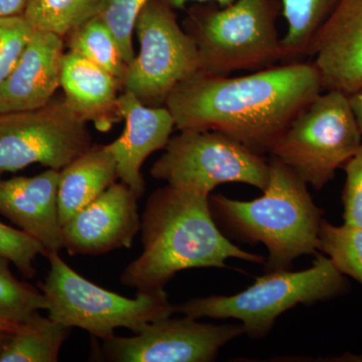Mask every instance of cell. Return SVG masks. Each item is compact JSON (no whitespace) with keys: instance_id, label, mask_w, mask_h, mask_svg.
Masks as SVG:
<instances>
[{"instance_id":"cell-1","label":"cell","mask_w":362,"mask_h":362,"mask_svg":"<svg viewBox=\"0 0 362 362\" xmlns=\"http://www.w3.org/2000/svg\"><path fill=\"white\" fill-rule=\"evenodd\" d=\"M322 92L316 66L302 61L242 77L199 71L176 86L164 106L180 131H218L264 156Z\"/></svg>"},{"instance_id":"cell-2","label":"cell","mask_w":362,"mask_h":362,"mask_svg":"<svg viewBox=\"0 0 362 362\" xmlns=\"http://www.w3.org/2000/svg\"><path fill=\"white\" fill-rule=\"evenodd\" d=\"M143 251L120 281L137 291L164 289L178 272L226 268L228 259L265 261L235 246L216 225L209 195L166 185L147 199L141 218Z\"/></svg>"},{"instance_id":"cell-3","label":"cell","mask_w":362,"mask_h":362,"mask_svg":"<svg viewBox=\"0 0 362 362\" xmlns=\"http://www.w3.org/2000/svg\"><path fill=\"white\" fill-rule=\"evenodd\" d=\"M269 164L270 178L262 197L243 202L209 195V206L240 240L265 245L269 272L287 270L299 257L319 252L323 211L291 168L274 156Z\"/></svg>"},{"instance_id":"cell-4","label":"cell","mask_w":362,"mask_h":362,"mask_svg":"<svg viewBox=\"0 0 362 362\" xmlns=\"http://www.w3.org/2000/svg\"><path fill=\"white\" fill-rule=\"evenodd\" d=\"M280 0H235L228 6L197 4L188 11L185 30L199 49L201 71L230 76L256 71L283 59L277 30Z\"/></svg>"},{"instance_id":"cell-5","label":"cell","mask_w":362,"mask_h":362,"mask_svg":"<svg viewBox=\"0 0 362 362\" xmlns=\"http://www.w3.org/2000/svg\"><path fill=\"white\" fill-rule=\"evenodd\" d=\"M349 290V281L325 255H315L306 270L270 271L232 296L194 298L175 306V312L199 319H237L245 334L266 337L281 314L296 306L327 301Z\"/></svg>"},{"instance_id":"cell-6","label":"cell","mask_w":362,"mask_h":362,"mask_svg":"<svg viewBox=\"0 0 362 362\" xmlns=\"http://www.w3.org/2000/svg\"><path fill=\"white\" fill-rule=\"evenodd\" d=\"M49 274L39 283L49 302V318L68 327L88 331L106 340L117 328L138 333L145 326L175 313L165 290L137 291V296H121L81 276L66 265L59 252H49Z\"/></svg>"},{"instance_id":"cell-7","label":"cell","mask_w":362,"mask_h":362,"mask_svg":"<svg viewBox=\"0 0 362 362\" xmlns=\"http://www.w3.org/2000/svg\"><path fill=\"white\" fill-rule=\"evenodd\" d=\"M361 144L362 134L349 95L325 90L297 114L270 154L307 185L320 190Z\"/></svg>"},{"instance_id":"cell-8","label":"cell","mask_w":362,"mask_h":362,"mask_svg":"<svg viewBox=\"0 0 362 362\" xmlns=\"http://www.w3.org/2000/svg\"><path fill=\"white\" fill-rule=\"evenodd\" d=\"M150 175L173 187L209 195L223 183H246L263 192L270 164L263 156L230 136L211 130H180Z\"/></svg>"},{"instance_id":"cell-9","label":"cell","mask_w":362,"mask_h":362,"mask_svg":"<svg viewBox=\"0 0 362 362\" xmlns=\"http://www.w3.org/2000/svg\"><path fill=\"white\" fill-rule=\"evenodd\" d=\"M134 33L140 51L127 66L122 88L147 106H164L176 86L201 71L199 49L163 0L145 4Z\"/></svg>"},{"instance_id":"cell-10","label":"cell","mask_w":362,"mask_h":362,"mask_svg":"<svg viewBox=\"0 0 362 362\" xmlns=\"http://www.w3.org/2000/svg\"><path fill=\"white\" fill-rule=\"evenodd\" d=\"M92 146L87 121L65 99L35 110L0 113V178L35 163L62 170Z\"/></svg>"},{"instance_id":"cell-11","label":"cell","mask_w":362,"mask_h":362,"mask_svg":"<svg viewBox=\"0 0 362 362\" xmlns=\"http://www.w3.org/2000/svg\"><path fill=\"white\" fill-rule=\"evenodd\" d=\"M159 319L133 337L116 335L94 350L97 361L113 362H209L226 343L245 334L242 325H213L197 319Z\"/></svg>"},{"instance_id":"cell-12","label":"cell","mask_w":362,"mask_h":362,"mask_svg":"<svg viewBox=\"0 0 362 362\" xmlns=\"http://www.w3.org/2000/svg\"><path fill=\"white\" fill-rule=\"evenodd\" d=\"M139 197L125 183H114L62 226L70 255H103L131 247L141 230Z\"/></svg>"},{"instance_id":"cell-13","label":"cell","mask_w":362,"mask_h":362,"mask_svg":"<svg viewBox=\"0 0 362 362\" xmlns=\"http://www.w3.org/2000/svg\"><path fill=\"white\" fill-rule=\"evenodd\" d=\"M308 57L324 90H362V0H338L312 40Z\"/></svg>"},{"instance_id":"cell-14","label":"cell","mask_w":362,"mask_h":362,"mask_svg":"<svg viewBox=\"0 0 362 362\" xmlns=\"http://www.w3.org/2000/svg\"><path fill=\"white\" fill-rule=\"evenodd\" d=\"M118 113L125 127L122 135L106 146L115 158L118 178L140 199L145 192L143 163L154 152L165 148L175 127V119L165 106H147L129 90L118 97Z\"/></svg>"},{"instance_id":"cell-15","label":"cell","mask_w":362,"mask_h":362,"mask_svg":"<svg viewBox=\"0 0 362 362\" xmlns=\"http://www.w3.org/2000/svg\"><path fill=\"white\" fill-rule=\"evenodd\" d=\"M59 175L61 170L49 168L32 177L0 178V214L39 240L47 254L64 249L58 204Z\"/></svg>"},{"instance_id":"cell-16","label":"cell","mask_w":362,"mask_h":362,"mask_svg":"<svg viewBox=\"0 0 362 362\" xmlns=\"http://www.w3.org/2000/svg\"><path fill=\"white\" fill-rule=\"evenodd\" d=\"M64 54L63 37L35 30L16 68L0 85V113L49 104L61 87Z\"/></svg>"},{"instance_id":"cell-17","label":"cell","mask_w":362,"mask_h":362,"mask_svg":"<svg viewBox=\"0 0 362 362\" xmlns=\"http://www.w3.org/2000/svg\"><path fill=\"white\" fill-rule=\"evenodd\" d=\"M61 87L69 107L98 129L107 131L121 119L118 113L120 81L89 59L69 51L62 65Z\"/></svg>"},{"instance_id":"cell-18","label":"cell","mask_w":362,"mask_h":362,"mask_svg":"<svg viewBox=\"0 0 362 362\" xmlns=\"http://www.w3.org/2000/svg\"><path fill=\"white\" fill-rule=\"evenodd\" d=\"M117 178L116 160L106 145L90 147L62 169L58 189L62 226L106 192Z\"/></svg>"},{"instance_id":"cell-19","label":"cell","mask_w":362,"mask_h":362,"mask_svg":"<svg viewBox=\"0 0 362 362\" xmlns=\"http://www.w3.org/2000/svg\"><path fill=\"white\" fill-rule=\"evenodd\" d=\"M71 328L40 316L25 329L7 338L0 362H57Z\"/></svg>"},{"instance_id":"cell-20","label":"cell","mask_w":362,"mask_h":362,"mask_svg":"<svg viewBox=\"0 0 362 362\" xmlns=\"http://www.w3.org/2000/svg\"><path fill=\"white\" fill-rule=\"evenodd\" d=\"M103 4L104 0H28L23 16L33 30L64 39L99 16Z\"/></svg>"},{"instance_id":"cell-21","label":"cell","mask_w":362,"mask_h":362,"mask_svg":"<svg viewBox=\"0 0 362 362\" xmlns=\"http://www.w3.org/2000/svg\"><path fill=\"white\" fill-rule=\"evenodd\" d=\"M68 45L71 52L108 71L122 84L128 65L110 28L99 16L74 30L68 35Z\"/></svg>"},{"instance_id":"cell-22","label":"cell","mask_w":362,"mask_h":362,"mask_svg":"<svg viewBox=\"0 0 362 362\" xmlns=\"http://www.w3.org/2000/svg\"><path fill=\"white\" fill-rule=\"evenodd\" d=\"M318 251L332 261L338 271L362 285V226L331 225L323 220Z\"/></svg>"},{"instance_id":"cell-23","label":"cell","mask_w":362,"mask_h":362,"mask_svg":"<svg viewBox=\"0 0 362 362\" xmlns=\"http://www.w3.org/2000/svg\"><path fill=\"white\" fill-rule=\"evenodd\" d=\"M9 264L0 257V316L18 323L35 322L39 311H47L49 302L44 293L14 277Z\"/></svg>"},{"instance_id":"cell-24","label":"cell","mask_w":362,"mask_h":362,"mask_svg":"<svg viewBox=\"0 0 362 362\" xmlns=\"http://www.w3.org/2000/svg\"><path fill=\"white\" fill-rule=\"evenodd\" d=\"M149 0H104L99 16L110 28L127 65L135 58L133 47L135 21Z\"/></svg>"},{"instance_id":"cell-25","label":"cell","mask_w":362,"mask_h":362,"mask_svg":"<svg viewBox=\"0 0 362 362\" xmlns=\"http://www.w3.org/2000/svg\"><path fill=\"white\" fill-rule=\"evenodd\" d=\"M39 255L47 257L45 247L28 233L16 230L0 221V257L8 259L21 275L32 279L35 275L33 266Z\"/></svg>"},{"instance_id":"cell-26","label":"cell","mask_w":362,"mask_h":362,"mask_svg":"<svg viewBox=\"0 0 362 362\" xmlns=\"http://www.w3.org/2000/svg\"><path fill=\"white\" fill-rule=\"evenodd\" d=\"M33 33L23 16L0 18V85L16 68Z\"/></svg>"},{"instance_id":"cell-27","label":"cell","mask_w":362,"mask_h":362,"mask_svg":"<svg viewBox=\"0 0 362 362\" xmlns=\"http://www.w3.org/2000/svg\"><path fill=\"white\" fill-rule=\"evenodd\" d=\"M343 168L346 173L342 194L344 223L362 226V144Z\"/></svg>"},{"instance_id":"cell-28","label":"cell","mask_w":362,"mask_h":362,"mask_svg":"<svg viewBox=\"0 0 362 362\" xmlns=\"http://www.w3.org/2000/svg\"><path fill=\"white\" fill-rule=\"evenodd\" d=\"M28 0H0L1 16H23Z\"/></svg>"},{"instance_id":"cell-29","label":"cell","mask_w":362,"mask_h":362,"mask_svg":"<svg viewBox=\"0 0 362 362\" xmlns=\"http://www.w3.org/2000/svg\"><path fill=\"white\" fill-rule=\"evenodd\" d=\"M30 324L16 322L0 316V337H11V335L25 329Z\"/></svg>"},{"instance_id":"cell-30","label":"cell","mask_w":362,"mask_h":362,"mask_svg":"<svg viewBox=\"0 0 362 362\" xmlns=\"http://www.w3.org/2000/svg\"><path fill=\"white\" fill-rule=\"evenodd\" d=\"M350 105L356 117L357 125L362 134V90H357L354 94L349 95Z\"/></svg>"},{"instance_id":"cell-31","label":"cell","mask_w":362,"mask_h":362,"mask_svg":"<svg viewBox=\"0 0 362 362\" xmlns=\"http://www.w3.org/2000/svg\"><path fill=\"white\" fill-rule=\"evenodd\" d=\"M165 4L169 6L173 7V9H183L187 6L188 2H199V4H204V2H216L218 6H228L233 4L235 0H163Z\"/></svg>"},{"instance_id":"cell-32","label":"cell","mask_w":362,"mask_h":362,"mask_svg":"<svg viewBox=\"0 0 362 362\" xmlns=\"http://www.w3.org/2000/svg\"><path fill=\"white\" fill-rule=\"evenodd\" d=\"M7 338L8 337H0V349H1L2 345L4 344Z\"/></svg>"}]
</instances>
